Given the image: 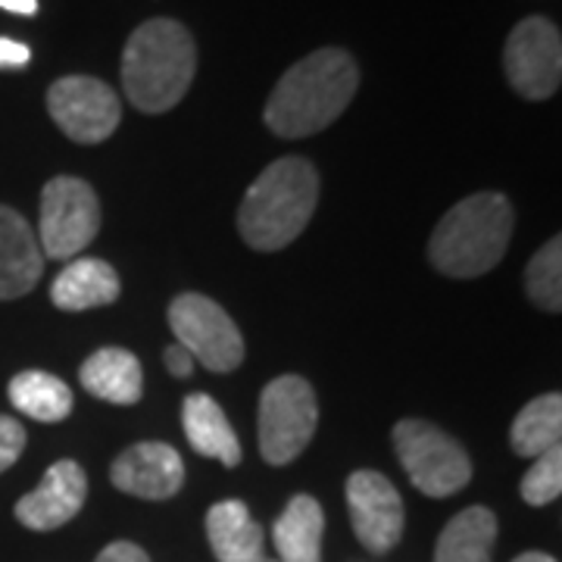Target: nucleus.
<instances>
[{"label": "nucleus", "instance_id": "39448f33", "mask_svg": "<svg viewBox=\"0 0 562 562\" xmlns=\"http://www.w3.org/2000/svg\"><path fill=\"white\" fill-rule=\"evenodd\" d=\"M394 450L409 482L416 484L425 497H450L472 479V460L462 450V443L431 422H397Z\"/></svg>", "mask_w": 562, "mask_h": 562}, {"label": "nucleus", "instance_id": "20e7f679", "mask_svg": "<svg viewBox=\"0 0 562 562\" xmlns=\"http://www.w3.org/2000/svg\"><path fill=\"white\" fill-rule=\"evenodd\" d=\"M513 228L516 213L503 194H472L438 222L428 260L450 279H479L503 260Z\"/></svg>", "mask_w": 562, "mask_h": 562}, {"label": "nucleus", "instance_id": "7c9ffc66", "mask_svg": "<svg viewBox=\"0 0 562 562\" xmlns=\"http://www.w3.org/2000/svg\"><path fill=\"white\" fill-rule=\"evenodd\" d=\"M262 562H266V560H262Z\"/></svg>", "mask_w": 562, "mask_h": 562}, {"label": "nucleus", "instance_id": "4be33fe9", "mask_svg": "<svg viewBox=\"0 0 562 562\" xmlns=\"http://www.w3.org/2000/svg\"><path fill=\"white\" fill-rule=\"evenodd\" d=\"M10 403L29 419L63 422L72 413V391L50 372H20L10 382Z\"/></svg>", "mask_w": 562, "mask_h": 562}, {"label": "nucleus", "instance_id": "4468645a", "mask_svg": "<svg viewBox=\"0 0 562 562\" xmlns=\"http://www.w3.org/2000/svg\"><path fill=\"white\" fill-rule=\"evenodd\" d=\"M44 272L38 235L16 210L0 203V301L25 297Z\"/></svg>", "mask_w": 562, "mask_h": 562}, {"label": "nucleus", "instance_id": "f257e3e1", "mask_svg": "<svg viewBox=\"0 0 562 562\" xmlns=\"http://www.w3.org/2000/svg\"><path fill=\"white\" fill-rule=\"evenodd\" d=\"M360 88V66L341 47L297 60L272 88L262 120L276 138H310L341 116Z\"/></svg>", "mask_w": 562, "mask_h": 562}, {"label": "nucleus", "instance_id": "5701e85b", "mask_svg": "<svg viewBox=\"0 0 562 562\" xmlns=\"http://www.w3.org/2000/svg\"><path fill=\"white\" fill-rule=\"evenodd\" d=\"M525 291L547 313L562 310V238H550L525 269Z\"/></svg>", "mask_w": 562, "mask_h": 562}, {"label": "nucleus", "instance_id": "412c9836", "mask_svg": "<svg viewBox=\"0 0 562 562\" xmlns=\"http://www.w3.org/2000/svg\"><path fill=\"white\" fill-rule=\"evenodd\" d=\"M562 438V397L560 394H543L525 403L519 416L513 422L509 443L519 457H541L547 450L560 447Z\"/></svg>", "mask_w": 562, "mask_h": 562}, {"label": "nucleus", "instance_id": "9d476101", "mask_svg": "<svg viewBox=\"0 0 562 562\" xmlns=\"http://www.w3.org/2000/svg\"><path fill=\"white\" fill-rule=\"evenodd\" d=\"M47 113L69 140L101 144L120 128L122 103L106 81L63 76L47 91Z\"/></svg>", "mask_w": 562, "mask_h": 562}, {"label": "nucleus", "instance_id": "393cba45", "mask_svg": "<svg viewBox=\"0 0 562 562\" xmlns=\"http://www.w3.org/2000/svg\"><path fill=\"white\" fill-rule=\"evenodd\" d=\"M25 450V428L10 416H0V472H7Z\"/></svg>", "mask_w": 562, "mask_h": 562}, {"label": "nucleus", "instance_id": "aec40b11", "mask_svg": "<svg viewBox=\"0 0 562 562\" xmlns=\"http://www.w3.org/2000/svg\"><path fill=\"white\" fill-rule=\"evenodd\" d=\"M494 541H497V516L487 506H469L441 531L435 547V562H491Z\"/></svg>", "mask_w": 562, "mask_h": 562}, {"label": "nucleus", "instance_id": "2eb2a0df", "mask_svg": "<svg viewBox=\"0 0 562 562\" xmlns=\"http://www.w3.org/2000/svg\"><path fill=\"white\" fill-rule=\"evenodd\" d=\"M81 387L116 406H132L144 394V372L135 353L122 347H103L81 362Z\"/></svg>", "mask_w": 562, "mask_h": 562}, {"label": "nucleus", "instance_id": "f8f14e48", "mask_svg": "<svg viewBox=\"0 0 562 562\" xmlns=\"http://www.w3.org/2000/svg\"><path fill=\"white\" fill-rule=\"evenodd\" d=\"M88 497V479L79 462H54L41 484L16 503V519L32 531H54L72 522Z\"/></svg>", "mask_w": 562, "mask_h": 562}, {"label": "nucleus", "instance_id": "ddd939ff", "mask_svg": "<svg viewBox=\"0 0 562 562\" xmlns=\"http://www.w3.org/2000/svg\"><path fill=\"white\" fill-rule=\"evenodd\" d=\"M110 479L122 494L140 501H169L184 484V462L169 443L144 441L120 453L110 469Z\"/></svg>", "mask_w": 562, "mask_h": 562}, {"label": "nucleus", "instance_id": "6ab92c4d", "mask_svg": "<svg viewBox=\"0 0 562 562\" xmlns=\"http://www.w3.org/2000/svg\"><path fill=\"white\" fill-rule=\"evenodd\" d=\"M322 535H325V516L316 497L310 494H297L288 503L272 528V541L281 562H322Z\"/></svg>", "mask_w": 562, "mask_h": 562}, {"label": "nucleus", "instance_id": "c756f323", "mask_svg": "<svg viewBox=\"0 0 562 562\" xmlns=\"http://www.w3.org/2000/svg\"><path fill=\"white\" fill-rule=\"evenodd\" d=\"M513 562H557L550 553H541V550H528L522 557H516Z\"/></svg>", "mask_w": 562, "mask_h": 562}, {"label": "nucleus", "instance_id": "6e6552de", "mask_svg": "<svg viewBox=\"0 0 562 562\" xmlns=\"http://www.w3.org/2000/svg\"><path fill=\"white\" fill-rule=\"evenodd\" d=\"M169 325L194 362L210 372H232L244 362V338L220 303L203 294H179L169 303Z\"/></svg>", "mask_w": 562, "mask_h": 562}, {"label": "nucleus", "instance_id": "f03ea898", "mask_svg": "<svg viewBox=\"0 0 562 562\" xmlns=\"http://www.w3.org/2000/svg\"><path fill=\"white\" fill-rule=\"evenodd\" d=\"M198 72L194 35L176 20L140 22L122 50V88L140 113H169Z\"/></svg>", "mask_w": 562, "mask_h": 562}, {"label": "nucleus", "instance_id": "a878e982", "mask_svg": "<svg viewBox=\"0 0 562 562\" xmlns=\"http://www.w3.org/2000/svg\"><path fill=\"white\" fill-rule=\"evenodd\" d=\"M29 60H32L29 44L13 38H0V69H22V66H29Z\"/></svg>", "mask_w": 562, "mask_h": 562}, {"label": "nucleus", "instance_id": "cd10ccee", "mask_svg": "<svg viewBox=\"0 0 562 562\" xmlns=\"http://www.w3.org/2000/svg\"><path fill=\"white\" fill-rule=\"evenodd\" d=\"M166 369L176 375V379H188L194 372V357L181 347V344H172L166 347Z\"/></svg>", "mask_w": 562, "mask_h": 562}, {"label": "nucleus", "instance_id": "7ed1b4c3", "mask_svg": "<svg viewBox=\"0 0 562 562\" xmlns=\"http://www.w3.org/2000/svg\"><path fill=\"white\" fill-rule=\"evenodd\" d=\"M319 203V172L303 157L269 162L244 194L238 232L254 250H281L310 225Z\"/></svg>", "mask_w": 562, "mask_h": 562}, {"label": "nucleus", "instance_id": "f3484780", "mask_svg": "<svg viewBox=\"0 0 562 562\" xmlns=\"http://www.w3.org/2000/svg\"><path fill=\"white\" fill-rule=\"evenodd\" d=\"M120 297V276L110 262L81 257L72 260L50 284V301L66 313L106 306Z\"/></svg>", "mask_w": 562, "mask_h": 562}, {"label": "nucleus", "instance_id": "a211bd4d", "mask_svg": "<svg viewBox=\"0 0 562 562\" xmlns=\"http://www.w3.org/2000/svg\"><path fill=\"white\" fill-rule=\"evenodd\" d=\"M206 538L220 562H262V528L241 501H222L206 513Z\"/></svg>", "mask_w": 562, "mask_h": 562}, {"label": "nucleus", "instance_id": "9b49d317", "mask_svg": "<svg viewBox=\"0 0 562 562\" xmlns=\"http://www.w3.org/2000/svg\"><path fill=\"white\" fill-rule=\"evenodd\" d=\"M347 509L369 553H391L403 538V501L382 472L360 469L347 479Z\"/></svg>", "mask_w": 562, "mask_h": 562}, {"label": "nucleus", "instance_id": "dca6fc26", "mask_svg": "<svg viewBox=\"0 0 562 562\" xmlns=\"http://www.w3.org/2000/svg\"><path fill=\"white\" fill-rule=\"evenodd\" d=\"M181 422H184V438L201 457L220 460L228 469L241 462V441L225 419L220 403L210 394H191L181 406Z\"/></svg>", "mask_w": 562, "mask_h": 562}, {"label": "nucleus", "instance_id": "b1692460", "mask_svg": "<svg viewBox=\"0 0 562 562\" xmlns=\"http://www.w3.org/2000/svg\"><path fill=\"white\" fill-rule=\"evenodd\" d=\"M522 501L531 503V506H547L553 503L562 494V450L553 447L541 453L535 465L525 472L522 479Z\"/></svg>", "mask_w": 562, "mask_h": 562}, {"label": "nucleus", "instance_id": "423d86ee", "mask_svg": "<svg viewBox=\"0 0 562 562\" xmlns=\"http://www.w3.org/2000/svg\"><path fill=\"white\" fill-rule=\"evenodd\" d=\"M319 403L313 384L301 375H281L260 397V453L269 465H288L313 441Z\"/></svg>", "mask_w": 562, "mask_h": 562}, {"label": "nucleus", "instance_id": "bb28decb", "mask_svg": "<svg viewBox=\"0 0 562 562\" xmlns=\"http://www.w3.org/2000/svg\"><path fill=\"white\" fill-rule=\"evenodd\" d=\"M94 562H150V557L140 550L138 543L116 541V543H110V547H106Z\"/></svg>", "mask_w": 562, "mask_h": 562}, {"label": "nucleus", "instance_id": "1a4fd4ad", "mask_svg": "<svg viewBox=\"0 0 562 562\" xmlns=\"http://www.w3.org/2000/svg\"><path fill=\"white\" fill-rule=\"evenodd\" d=\"M503 69L525 101H550L562 81L560 29L547 16H525L506 38Z\"/></svg>", "mask_w": 562, "mask_h": 562}, {"label": "nucleus", "instance_id": "c85d7f7f", "mask_svg": "<svg viewBox=\"0 0 562 562\" xmlns=\"http://www.w3.org/2000/svg\"><path fill=\"white\" fill-rule=\"evenodd\" d=\"M0 10L16 13V16H35L38 13V0H0Z\"/></svg>", "mask_w": 562, "mask_h": 562}, {"label": "nucleus", "instance_id": "0eeeda50", "mask_svg": "<svg viewBox=\"0 0 562 562\" xmlns=\"http://www.w3.org/2000/svg\"><path fill=\"white\" fill-rule=\"evenodd\" d=\"M101 232V201L76 176H57L41 191L38 244L50 260H72Z\"/></svg>", "mask_w": 562, "mask_h": 562}]
</instances>
